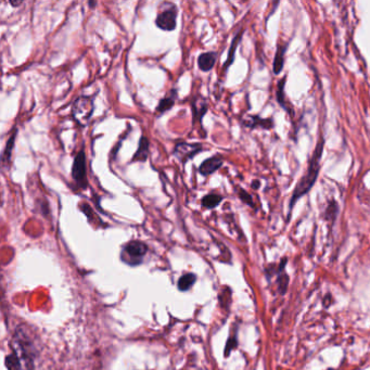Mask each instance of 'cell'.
<instances>
[{
  "label": "cell",
  "mask_w": 370,
  "mask_h": 370,
  "mask_svg": "<svg viewBox=\"0 0 370 370\" xmlns=\"http://www.w3.org/2000/svg\"><path fill=\"white\" fill-rule=\"evenodd\" d=\"M287 49H288V44H284V45H279L277 51H276L274 63H273V71L276 75H278L282 72V69L284 67V58H285Z\"/></svg>",
  "instance_id": "cell-11"
},
{
  "label": "cell",
  "mask_w": 370,
  "mask_h": 370,
  "mask_svg": "<svg viewBox=\"0 0 370 370\" xmlns=\"http://www.w3.org/2000/svg\"><path fill=\"white\" fill-rule=\"evenodd\" d=\"M222 201H223V195L213 193V194H209L207 195H204L202 200H201V204H202V207L205 209L212 210L216 208L217 205L221 204Z\"/></svg>",
  "instance_id": "cell-15"
},
{
  "label": "cell",
  "mask_w": 370,
  "mask_h": 370,
  "mask_svg": "<svg viewBox=\"0 0 370 370\" xmlns=\"http://www.w3.org/2000/svg\"><path fill=\"white\" fill-rule=\"evenodd\" d=\"M178 9L174 3L163 2L156 20V25L160 30L171 32L176 29Z\"/></svg>",
  "instance_id": "cell-3"
},
{
  "label": "cell",
  "mask_w": 370,
  "mask_h": 370,
  "mask_svg": "<svg viewBox=\"0 0 370 370\" xmlns=\"http://www.w3.org/2000/svg\"><path fill=\"white\" fill-rule=\"evenodd\" d=\"M176 98H177V90L176 89H173V90L168 92L167 95L164 98H162L160 102H159V106L156 109V115L161 116L162 114L165 113V112L170 111L172 107L175 106Z\"/></svg>",
  "instance_id": "cell-9"
},
{
  "label": "cell",
  "mask_w": 370,
  "mask_h": 370,
  "mask_svg": "<svg viewBox=\"0 0 370 370\" xmlns=\"http://www.w3.org/2000/svg\"><path fill=\"white\" fill-rule=\"evenodd\" d=\"M241 37H242V31L237 33L236 36L233 37V39L231 41V45H230V49H229V53H228V58L226 60V63H225V65H224V70H226L229 65H231L233 61H235V53H236V49L238 47L239 41H240V39H241Z\"/></svg>",
  "instance_id": "cell-16"
},
{
  "label": "cell",
  "mask_w": 370,
  "mask_h": 370,
  "mask_svg": "<svg viewBox=\"0 0 370 370\" xmlns=\"http://www.w3.org/2000/svg\"><path fill=\"white\" fill-rule=\"evenodd\" d=\"M209 104L205 98L203 97H196L194 99L193 104H191V109H193V116H194V123L199 122L201 124L202 123L203 116L207 114L208 112Z\"/></svg>",
  "instance_id": "cell-8"
},
{
  "label": "cell",
  "mask_w": 370,
  "mask_h": 370,
  "mask_svg": "<svg viewBox=\"0 0 370 370\" xmlns=\"http://www.w3.org/2000/svg\"><path fill=\"white\" fill-rule=\"evenodd\" d=\"M6 366L8 370H20V360H18L17 354H11L7 356Z\"/></svg>",
  "instance_id": "cell-19"
},
{
  "label": "cell",
  "mask_w": 370,
  "mask_h": 370,
  "mask_svg": "<svg viewBox=\"0 0 370 370\" xmlns=\"http://www.w3.org/2000/svg\"><path fill=\"white\" fill-rule=\"evenodd\" d=\"M260 187V181L259 180H254L252 182V188L253 189H257Z\"/></svg>",
  "instance_id": "cell-23"
},
{
  "label": "cell",
  "mask_w": 370,
  "mask_h": 370,
  "mask_svg": "<svg viewBox=\"0 0 370 370\" xmlns=\"http://www.w3.org/2000/svg\"><path fill=\"white\" fill-rule=\"evenodd\" d=\"M284 85H285V77H283L282 81L279 82L278 84V88H277V92H276V95H277V101L280 104V106H282L284 110L289 111L288 106H287V102H285V95H284Z\"/></svg>",
  "instance_id": "cell-18"
},
{
  "label": "cell",
  "mask_w": 370,
  "mask_h": 370,
  "mask_svg": "<svg viewBox=\"0 0 370 370\" xmlns=\"http://www.w3.org/2000/svg\"><path fill=\"white\" fill-rule=\"evenodd\" d=\"M324 146H325V140L321 137L319 139V141H318V143L316 144V148L315 150H314L310 161H308V166H307L306 172L304 173V175L301 178H300L296 188L293 189L291 199H290V205H289L290 212H291L293 207L300 200V198H302V196L310 193L314 185H315L318 175H319L320 160H321L322 152H324Z\"/></svg>",
  "instance_id": "cell-1"
},
{
  "label": "cell",
  "mask_w": 370,
  "mask_h": 370,
  "mask_svg": "<svg viewBox=\"0 0 370 370\" xmlns=\"http://www.w3.org/2000/svg\"><path fill=\"white\" fill-rule=\"evenodd\" d=\"M22 3H23V1H10V4H11V6H12V7H15V8L20 7Z\"/></svg>",
  "instance_id": "cell-22"
},
{
  "label": "cell",
  "mask_w": 370,
  "mask_h": 370,
  "mask_svg": "<svg viewBox=\"0 0 370 370\" xmlns=\"http://www.w3.org/2000/svg\"><path fill=\"white\" fill-rule=\"evenodd\" d=\"M86 174V156L84 150H82L75 157L72 166V178L79 189L87 188L88 181Z\"/></svg>",
  "instance_id": "cell-5"
},
{
  "label": "cell",
  "mask_w": 370,
  "mask_h": 370,
  "mask_svg": "<svg viewBox=\"0 0 370 370\" xmlns=\"http://www.w3.org/2000/svg\"><path fill=\"white\" fill-rule=\"evenodd\" d=\"M203 150L201 143H189V142H178L174 148V156L181 164H186L191 159L195 157Z\"/></svg>",
  "instance_id": "cell-6"
},
{
  "label": "cell",
  "mask_w": 370,
  "mask_h": 370,
  "mask_svg": "<svg viewBox=\"0 0 370 370\" xmlns=\"http://www.w3.org/2000/svg\"><path fill=\"white\" fill-rule=\"evenodd\" d=\"M224 163L223 158L221 156H214L201 163L199 167V173L202 176H209L212 175L213 173L216 172L217 170L222 167Z\"/></svg>",
  "instance_id": "cell-7"
},
{
  "label": "cell",
  "mask_w": 370,
  "mask_h": 370,
  "mask_svg": "<svg viewBox=\"0 0 370 370\" xmlns=\"http://www.w3.org/2000/svg\"><path fill=\"white\" fill-rule=\"evenodd\" d=\"M217 60V53L214 51L204 53L199 55L198 58V67L202 72H209L214 68Z\"/></svg>",
  "instance_id": "cell-10"
},
{
  "label": "cell",
  "mask_w": 370,
  "mask_h": 370,
  "mask_svg": "<svg viewBox=\"0 0 370 370\" xmlns=\"http://www.w3.org/2000/svg\"><path fill=\"white\" fill-rule=\"evenodd\" d=\"M88 4H89V7H95V6H97V2H93V1H89V2H88Z\"/></svg>",
  "instance_id": "cell-24"
},
{
  "label": "cell",
  "mask_w": 370,
  "mask_h": 370,
  "mask_svg": "<svg viewBox=\"0 0 370 370\" xmlns=\"http://www.w3.org/2000/svg\"><path fill=\"white\" fill-rule=\"evenodd\" d=\"M148 252V247L141 241H130L124 247L122 260L130 265L139 264Z\"/></svg>",
  "instance_id": "cell-4"
},
{
  "label": "cell",
  "mask_w": 370,
  "mask_h": 370,
  "mask_svg": "<svg viewBox=\"0 0 370 370\" xmlns=\"http://www.w3.org/2000/svg\"><path fill=\"white\" fill-rule=\"evenodd\" d=\"M238 194H239V198L241 199V201H242L243 203L247 204V205H249V207L254 208V202H253V199H252V196H251L250 194H247L246 190L240 189V191H239Z\"/></svg>",
  "instance_id": "cell-20"
},
{
  "label": "cell",
  "mask_w": 370,
  "mask_h": 370,
  "mask_svg": "<svg viewBox=\"0 0 370 370\" xmlns=\"http://www.w3.org/2000/svg\"><path fill=\"white\" fill-rule=\"evenodd\" d=\"M236 345H237V340H236V338H233L232 340L229 339V340H228V343H227V348L225 349V355H228L229 352H230V351H231L233 348H236Z\"/></svg>",
  "instance_id": "cell-21"
},
{
  "label": "cell",
  "mask_w": 370,
  "mask_h": 370,
  "mask_svg": "<svg viewBox=\"0 0 370 370\" xmlns=\"http://www.w3.org/2000/svg\"><path fill=\"white\" fill-rule=\"evenodd\" d=\"M196 276L194 274H186L181 276L179 280H178V289L180 291H187V290H189L194 284Z\"/></svg>",
  "instance_id": "cell-17"
},
{
  "label": "cell",
  "mask_w": 370,
  "mask_h": 370,
  "mask_svg": "<svg viewBox=\"0 0 370 370\" xmlns=\"http://www.w3.org/2000/svg\"><path fill=\"white\" fill-rule=\"evenodd\" d=\"M149 148H150L149 139L147 137H144V136H141L137 151H136V153L134 154L133 161L146 162L149 157Z\"/></svg>",
  "instance_id": "cell-12"
},
{
  "label": "cell",
  "mask_w": 370,
  "mask_h": 370,
  "mask_svg": "<svg viewBox=\"0 0 370 370\" xmlns=\"http://www.w3.org/2000/svg\"><path fill=\"white\" fill-rule=\"evenodd\" d=\"M95 110L93 98L87 96H81L75 99L72 105V116L77 124L86 126L90 121Z\"/></svg>",
  "instance_id": "cell-2"
},
{
  "label": "cell",
  "mask_w": 370,
  "mask_h": 370,
  "mask_svg": "<svg viewBox=\"0 0 370 370\" xmlns=\"http://www.w3.org/2000/svg\"><path fill=\"white\" fill-rule=\"evenodd\" d=\"M17 129H13V133L10 136V138L8 139L6 147H4L3 153H2V165L8 166L11 161V154L13 151V147H15L16 142V136H17Z\"/></svg>",
  "instance_id": "cell-14"
},
{
  "label": "cell",
  "mask_w": 370,
  "mask_h": 370,
  "mask_svg": "<svg viewBox=\"0 0 370 370\" xmlns=\"http://www.w3.org/2000/svg\"><path fill=\"white\" fill-rule=\"evenodd\" d=\"M243 124L249 128L262 127L265 129H269L273 127V122H271V120L261 119L260 116H250V118L243 121Z\"/></svg>",
  "instance_id": "cell-13"
}]
</instances>
